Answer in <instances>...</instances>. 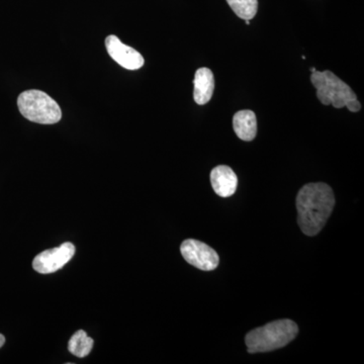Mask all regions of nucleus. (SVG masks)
<instances>
[{
  "label": "nucleus",
  "instance_id": "obj_11",
  "mask_svg": "<svg viewBox=\"0 0 364 364\" xmlns=\"http://www.w3.org/2000/svg\"><path fill=\"white\" fill-rule=\"evenodd\" d=\"M93 347V339L87 336L85 331L79 330L69 340L68 350L79 358H85Z\"/></svg>",
  "mask_w": 364,
  "mask_h": 364
},
{
  "label": "nucleus",
  "instance_id": "obj_14",
  "mask_svg": "<svg viewBox=\"0 0 364 364\" xmlns=\"http://www.w3.org/2000/svg\"><path fill=\"white\" fill-rule=\"evenodd\" d=\"M311 71L315 72L316 71V68H311Z\"/></svg>",
  "mask_w": 364,
  "mask_h": 364
},
{
  "label": "nucleus",
  "instance_id": "obj_13",
  "mask_svg": "<svg viewBox=\"0 0 364 364\" xmlns=\"http://www.w3.org/2000/svg\"><path fill=\"white\" fill-rule=\"evenodd\" d=\"M4 343H6V337L4 335L0 334V348L4 346Z\"/></svg>",
  "mask_w": 364,
  "mask_h": 364
},
{
  "label": "nucleus",
  "instance_id": "obj_3",
  "mask_svg": "<svg viewBox=\"0 0 364 364\" xmlns=\"http://www.w3.org/2000/svg\"><path fill=\"white\" fill-rule=\"evenodd\" d=\"M311 81L317 90L318 100L323 105H332L336 109L346 107L352 112L360 111L361 105L354 91L333 72L316 70L311 75Z\"/></svg>",
  "mask_w": 364,
  "mask_h": 364
},
{
  "label": "nucleus",
  "instance_id": "obj_12",
  "mask_svg": "<svg viewBox=\"0 0 364 364\" xmlns=\"http://www.w3.org/2000/svg\"><path fill=\"white\" fill-rule=\"evenodd\" d=\"M227 2L242 20L251 21L257 14L258 0H227Z\"/></svg>",
  "mask_w": 364,
  "mask_h": 364
},
{
  "label": "nucleus",
  "instance_id": "obj_10",
  "mask_svg": "<svg viewBox=\"0 0 364 364\" xmlns=\"http://www.w3.org/2000/svg\"><path fill=\"white\" fill-rule=\"evenodd\" d=\"M233 128L239 139L246 141V142H250L257 135L256 114L249 109L236 112L233 117Z\"/></svg>",
  "mask_w": 364,
  "mask_h": 364
},
{
  "label": "nucleus",
  "instance_id": "obj_5",
  "mask_svg": "<svg viewBox=\"0 0 364 364\" xmlns=\"http://www.w3.org/2000/svg\"><path fill=\"white\" fill-rule=\"evenodd\" d=\"M181 251L184 259L203 272H212L219 265L220 258L214 249L203 242L188 239L182 242Z\"/></svg>",
  "mask_w": 364,
  "mask_h": 364
},
{
  "label": "nucleus",
  "instance_id": "obj_7",
  "mask_svg": "<svg viewBox=\"0 0 364 364\" xmlns=\"http://www.w3.org/2000/svg\"><path fill=\"white\" fill-rule=\"evenodd\" d=\"M105 48L112 59L124 69L138 70L144 65L145 61L142 55L134 48L124 45L114 35L109 36L105 39Z\"/></svg>",
  "mask_w": 364,
  "mask_h": 364
},
{
  "label": "nucleus",
  "instance_id": "obj_4",
  "mask_svg": "<svg viewBox=\"0 0 364 364\" xmlns=\"http://www.w3.org/2000/svg\"><path fill=\"white\" fill-rule=\"evenodd\" d=\"M18 107L21 116L33 123L54 124L62 119L61 107L44 91H23L18 97Z\"/></svg>",
  "mask_w": 364,
  "mask_h": 364
},
{
  "label": "nucleus",
  "instance_id": "obj_1",
  "mask_svg": "<svg viewBox=\"0 0 364 364\" xmlns=\"http://www.w3.org/2000/svg\"><path fill=\"white\" fill-rule=\"evenodd\" d=\"M335 205L331 186L323 182L308 183L296 196L298 223L306 236H316L324 228Z\"/></svg>",
  "mask_w": 364,
  "mask_h": 364
},
{
  "label": "nucleus",
  "instance_id": "obj_2",
  "mask_svg": "<svg viewBox=\"0 0 364 364\" xmlns=\"http://www.w3.org/2000/svg\"><path fill=\"white\" fill-rule=\"evenodd\" d=\"M298 333V325L294 321H274L249 332L245 337L246 346L251 354L277 350L291 343Z\"/></svg>",
  "mask_w": 364,
  "mask_h": 364
},
{
  "label": "nucleus",
  "instance_id": "obj_6",
  "mask_svg": "<svg viewBox=\"0 0 364 364\" xmlns=\"http://www.w3.org/2000/svg\"><path fill=\"white\" fill-rule=\"evenodd\" d=\"M75 254V246L70 242L62 244L59 247L43 251L36 256L33 268L42 274L58 272L65 267Z\"/></svg>",
  "mask_w": 364,
  "mask_h": 364
},
{
  "label": "nucleus",
  "instance_id": "obj_9",
  "mask_svg": "<svg viewBox=\"0 0 364 364\" xmlns=\"http://www.w3.org/2000/svg\"><path fill=\"white\" fill-rule=\"evenodd\" d=\"M193 98L196 104L203 105L210 102L215 90L214 74L208 68H200L196 72L193 80Z\"/></svg>",
  "mask_w": 364,
  "mask_h": 364
},
{
  "label": "nucleus",
  "instance_id": "obj_8",
  "mask_svg": "<svg viewBox=\"0 0 364 364\" xmlns=\"http://www.w3.org/2000/svg\"><path fill=\"white\" fill-rule=\"evenodd\" d=\"M210 183L218 196L229 198L236 193L238 177L231 167L219 165L210 172Z\"/></svg>",
  "mask_w": 364,
  "mask_h": 364
}]
</instances>
